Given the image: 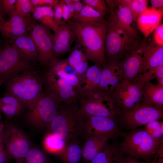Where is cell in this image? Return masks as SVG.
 Returning a JSON list of instances; mask_svg holds the SVG:
<instances>
[{
  "instance_id": "6da1fadb",
  "label": "cell",
  "mask_w": 163,
  "mask_h": 163,
  "mask_svg": "<svg viewBox=\"0 0 163 163\" xmlns=\"http://www.w3.org/2000/svg\"><path fill=\"white\" fill-rule=\"evenodd\" d=\"M76 37L75 41L84 50L88 61L102 66L106 62L104 43L106 20L97 23H67Z\"/></svg>"
},
{
  "instance_id": "7a4b0ae2",
  "label": "cell",
  "mask_w": 163,
  "mask_h": 163,
  "mask_svg": "<svg viewBox=\"0 0 163 163\" xmlns=\"http://www.w3.org/2000/svg\"><path fill=\"white\" fill-rule=\"evenodd\" d=\"M4 83L6 87L5 92L18 98L28 110L34 108L44 94L42 74L35 69L13 76Z\"/></svg>"
},
{
  "instance_id": "3957f363",
  "label": "cell",
  "mask_w": 163,
  "mask_h": 163,
  "mask_svg": "<svg viewBox=\"0 0 163 163\" xmlns=\"http://www.w3.org/2000/svg\"><path fill=\"white\" fill-rule=\"evenodd\" d=\"M78 105L62 103L50 123L51 132L66 143H79L83 136L82 117Z\"/></svg>"
},
{
  "instance_id": "277c9868",
  "label": "cell",
  "mask_w": 163,
  "mask_h": 163,
  "mask_svg": "<svg viewBox=\"0 0 163 163\" xmlns=\"http://www.w3.org/2000/svg\"><path fill=\"white\" fill-rule=\"evenodd\" d=\"M121 135L123 140L118 147L123 154L149 163L156 155L163 142V139H155L145 130H135Z\"/></svg>"
},
{
  "instance_id": "5b68a950",
  "label": "cell",
  "mask_w": 163,
  "mask_h": 163,
  "mask_svg": "<svg viewBox=\"0 0 163 163\" xmlns=\"http://www.w3.org/2000/svg\"><path fill=\"white\" fill-rule=\"evenodd\" d=\"M137 37L119 26L109 14L104 43L105 63L112 59H121Z\"/></svg>"
},
{
  "instance_id": "8992f818",
  "label": "cell",
  "mask_w": 163,
  "mask_h": 163,
  "mask_svg": "<svg viewBox=\"0 0 163 163\" xmlns=\"http://www.w3.org/2000/svg\"><path fill=\"white\" fill-rule=\"evenodd\" d=\"M34 64L15 47L6 40L0 51V82L3 84L13 76L34 69Z\"/></svg>"
},
{
  "instance_id": "52a82bcc",
  "label": "cell",
  "mask_w": 163,
  "mask_h": 163,
  "mask_svg": "<svg viewBox=\"0 0 163 163\" xmlns=\"http://www.w3.org/2000/svg\"><path fill=\"white\" fill-rule=\"evenodd\" d=\"M145 84L134 79H124L109 94L116 111L118 113L134 108L141 104L142 88Z\"/></svg>"
},
{
  "instance_id": "ba28073f",
  "label": "cell",
  "mask_w": 163,
  "mask_h": 163,
  "mask_svg": "<svg viewBox=\"0 0 163 163\" xmlns=\"http://www.w3.org/2000/svg\"><path fill=\"white\" fill-rule=\"evenodd\" d=\"M62 103L54 94L49 92L44 93L34 108L28 110L26 120L36 128L49 127Z\"/></svg>"
},
{
  "instance_id": "9c48e42d",
  "label": "cell",
  "mask_w": 163,
  "mask_h": 163,
  "mask_svg": "<svg viewBox=\"0 0 163 163\" xmlns=\"http://www.w3.org/2000/svg\"><path fill=\"white\" fill-rule=\"evenodd\" d=\"M29 34L35 43L38 54V62L47 68L55 64L58 59L53 49V35L51 30L37 22L32 17Z\"/></svg>"
},
{
  "instance_id": "30bf717a",
  "label": "cell",
  "mask_w": 163,
  "mask_h": 163,
  "mask_svg": "<svg viewBox=\"0 0 163 163\" xmlns=\"http://www.w3.org/2000/svg\"><path fill=\"white\" fill-rule=\"evenodd\" d=\"M163 117V109L141 104L121 113L116 119L119 125L130 131L151 121L162 119Z\"/></svg>"
},
{
  "instance_id": "8fae6325",
  "label": "cell",
  "mask_w": 163,
  "mask_h": 163,
  "mask_svg": "<svg viewBox=\"0 0 163 163\" xmlns=\"http://www.w3.org/2000/svg\"><path fill=\"white\" fill-rule=\"evenodd\" d=\"M2 141L5 149L16 163H23L25 156L30 149L29 141L19 128L12 125L4 127Z\"/></svg>"
},
{
  "instance_id": "7c38bea8",
  "label": "cell",
  "mask_w": 163,
  "mask_h": 163,
  "mask_svg": "<svg viewBox=\"0 0 163 163\" xmlns=\"http://www.w3.org/2000/svg\"><path fill=\"white\" fill-rule=\"evenodd\" d=\"M81 117L85 138L100 137L110 139L121 134L116 118L97 116Z\"/></svg>"
},
{
  "instance_id": "4fadbf2b",
  "label": "cell",
  "mask_w": 163,
  "mask_h": 163,
  "mask_svg": "<svg viewBox=\"0 0 163 163\" xmlns=\"http://www.w3.org/2000/svg\"><path fill=\"white\" fill-rule=\"evenodd\" d=\"M145 41L138 37L124 54L120 63L124 79L133 80L142 74Z\"/></svg>"
},
{
  "instance_id": "5bb4252c",
  "label": "cell",
  "mask_w": 163,
  "mask_h": 163,
  "mask_svg": "<svg viewBox=\"0 0 163 163\" xmlns=\"http://www.w3.org/2000/svg\"><path fill=\"white\" fill-rule=\"evenodd\" d=\"M48 92L55 94L63 103L78 105L82 95L70 84L56 76L48 69L42 75Z\"/></svg>"
},
{
  "instance_id": "9a60e30c",
  "label": "cell",
  "mask_w": 163,
  "mask_h": 163,
  "mask_svg": "<svg viewBox=\"0 0 163 163\" xmlns=\"http://www.w3.org/2000/svg\"><path fill=\"white\" fill-rule=\"evenodd\" d=\"M109 14L115 22L135 37L138 33L133 23L132 15L128 7L129 0H106Z\"/></svg>"
},
{
  "instance_id": "2e32d148",
  "label": "cell",
  "mask_w": 163,
  "mask_h": 163,
  "mask_svg": "<svg viewBox=\"0 0 163 163\" xmlns=\"http://www.w3.org/2000/svg\"><path fill=\"white\" fill-rule=\"evenodd\" d=\"M121 60H109L103 66L101 80L97 92L103 94H109L124 79Z\"/></svg>"
},
{
  "instance_id": "e0dca14e",
  "label": "cell",
  "mask_w": 163,
  "mask_h": 163,
  "mask_svg": "<svg viewBox=\"0 0 163 163\" xmlns=\"http://www.w3.org/2000/svg\"><path fill=\"white\" fill-rule=\"evenodd\" d=\"M78 113L81 116H97L116 118L118 113L110 103L94 99L83 95L79 100Z\"/></svg>"
},
{
  "instance_id": "ac0fdd59",
  "label": "cell",
  "mask_w": 163,
  "mask_h": 163,
  "mask_svg": "<svg viewBox=\"0 0 163 163\" xmlns=\"http://www.w3.org/2000/svg\"><path fill=\"white\" fill-rule=\"evenodd\" d=\"M32 18L26 17L15 12L0 28L2 37L7 40L29 33Z\"/></svg>"
},
{
  "instance_id": "d6986e66",
  "label": "cell",
  "mask_w": 163,
  "mask_h": 163,
  "mask_svg": "<svg viewBox=\"0 0 163 163\" xmlns=\"http://www.w3.org/2000/svg\"><path fill=\"white\" fill-rule=\"evenodd\" d=\"M75 40L74 33L67 23H64L59 26L53 35V52L58 59L69 52Z\"/></svg>"
},
{
  "instance_id": "ffe728a7",
  "label": "cell",
  "mask_w": 163,
  "mask_h": 163,
  "mask_svg": "<svg viewBox=\"0 0 163 163\" xmlns=\"http://www.w3.org/2000/svg\"><path fill=\"white\" fill-rule=\"evenodd\" d=\"M163 16V8L157 9L152 7L147 8L138 18V28L146 40L159 25Z\"/></svg>"
},
{
  "instance_id": "44dd1931",
  "label": "cell",
  "mask_w": 163,
  "mask_h": 163,
  "mask_svg": "<svg viewBox=\"0 0 163 163\" xmlns=\"http://www.w3.org/2000/svg\"><path fill=\"white\" fill-rule=\"evenodd\" d=\"M70 67L66 58L58 60L55 64L47 69L70 84L79 93L82 95V88L85 79L76 74L68 72L67 70Z\"/></svg>"
},
{
  "instance_id": "7402d4cb",
  "label": "cell",
  "mask_w": 163,
  "mask_h": 163,
  "mask_svg": "<svg viewBox=\"0 0 163 163\" xmlns=\"http://www.w3.org/2000/svg\"><path fill=\"white\" fill-rule=\"evenodd\" d=\"M163 61V46L152 41L145 42L144 47L143 69L142 74L157 67Z\"/></svg>"
},
{
  "instance_id": "603a6c76",
  "label": "cell",
  "mask_w": 163,
  "mask_h": 163,
  "mask_svg": "<svg viewBox=\"0 0 163 163\" xmlns=\"http://www.w3.org/2000/svg\"><path fill=\"white\" fill-rule=\"evenodd\" d=\"M34 64L38 62V54L29 33L6 40Z\"/></svg>"
},
{
  "instance_id": "cb8c5ba5",
  "label": "cell",
  "mask_w": 163,
  "mask_h": 163,
  "mask_svg": "<svg viewBox=\"0 0 163 163\" xmlns=\"http://www.w3.org/2000/svg\"><path fill=\"white\" fill-rule=\"evenodd\" d=\"M142 91L141 104L163 109V87L149 82L143 85Z\"/></svg>"
},
{
  "instance_id": "d4e9b609",
  "label": "cell",
  "mask_w": 163,
  "mask_h": 163,
  "mask_svg": "<svg viewBox=\"0 0 163 163\" xmlns=\"http://www.w3.org/2000/svg\"><path fill=\"white\" fill-rule=\"evenodd\" d=\"M102 67L100 64L96 63L88 68L85 73L84 85L82 88V95H90L97 91L101 80Z\"/></svg>"
},
{
  "instance_id": "484cf974",
  "label": "cell",
  "mask_w": 163,
  "mask_h": 163,
  "mask_svg": "<svg viewBox=\"0 0 163 163\" xmlns=\"http://www.w3.org/2000/svg\"><path fill=\"white\" fill-rule=\"evenodd\" d=\"M79 46L76 42L75 45L69 52L67 59L69 66L78 75L84 78L85 73L89 68L88 61L85 55L80 49Z\"/></svg>"
},
{
  "instance_id": "4316f807",
  "label": "cell",
  "mask_w": 163,
  "mask_h": 163,
  "mask_svg": "<svg viewBox=\"0 0 163 163\" xmlns=\"http://www.w3.org/2000/svg\"><path fill=\"white\" fill-rule=\"evenodd\" d=\"M109 139L100 137L85 138L82 148V157L86 163L94 158L107 145Z\"/></svg>"
},
{
  "instance_id": "83f0119b",
  "label": "cell",
  "mask_w": 163,
  "mask_h": 163,
  "mask_svg": "<svg viewBox=\"0 0 163 163\" xmlns=\"http://www.w3.org/2000/svg\"><path fill=\"white\" fill-rule=\"evenodd\" d=\"M35 21L56 32L59 26L54 21L53 8L48 6L34 7L32 12Z\"/></svg>"
},
{
  "instance_id": "f1b7e54d",
  "label": "cell",
  "mask_w": 163,
  "mask_h": 163,
  "mask_svg": "<svg viewBox=\"0 0 163 163\" xmlns=\"http://www.w3.org/2000/svg\"><path fill=\"white\" fill-rule=\"evenodd\" d=\"M124 156L118 146L114 144L107 145L88 163H122Z\"/></svg>"
},
{
  "instance_id": "f546056e",
  "label": "cell",
  "mask_w": 163,
  "mask_h": 163,
  "mask_svg": "<svg viewBox=\"0 0 163 163\" xmlns=\"http://www.w3.org/2000/svg\"><path fill=\"white\" fill-rule=\"evenodd\" d=\"M105 16L90 6L83 4L81 11L74 14L69 21L84 23L99 22L106 20Z\"/></svg>"
},
{
  "instance_id": "4dcf8cb0",
  "label": "cell",
  "mask_w": 163,
  "mask_h": 163,
  "mask_svg": "<svg viewBox=\"0 0 163 163\" xmlns=\"http://www.w3.org/2000/svg\"><path fill=\"white\" fill-rule=\"evenodd\" d=\"M82 150L79 143H67L64 149L58 156L64 163H79L82 158Z\"/></svg>"
},
{
  "instance_id": "1f68e13d",
  "label": "cell",
  "mask_w": 163,
  "mask_h": 163,
  "mask_svg": "<svg viewBox=\"0 0 163 163\" xmlns=\"http://www.w3.org/2000/svg\"><path fill=\"white\" fill-rule=\"evenodd\" d=\"M66 144L64 140L51 132L45 136L43 140V145L46 150L57 155L63 151Z\"/></svg>"
},
{
  "instance_id": "d6a6232c",
  "label": "cell",
  "mask_w": 163,
  "mask_h": 163,
  "mask_svg": "<svg viewBox=\"0 0 163 163\" xmlns=\"http://www.w3.org/2000/svg\"><path fill=\"white\" fill-rule=\"evenodd\" d=\"M23 163H49L48 158L40 150L30 148L24 158Z\"/></svg>"
},
{
  "instance_id": "836d02e7",
  "label": "cell",
  "mask_w": 163,
  "mask_h": 163,
  "mask_svg": "<svg viewBox=\"0 0 163 163\" xmlns=\"http://www.w3.org/2000/svg\"><path fill=\"white\" fill-rule=\"evenodd\" d=\"M156 78H163V61L157 67L140 74L135 79L145 84Z\"/></svg>"
},
{
  "instance_id": "e575fe53",
  "label": "cell",
  "mask_w": 163,
  "mask_h": 163,
  "mask_svg": "<svg viewBox=\"0 0 163 163\" xmlns=\"http://www.w3.org/2000/svg\"><path fill=\"white\" fill-rule=\"evenodd\" d=\"M145 130L155 139L160 140L163 139V121L153 120L145 125Z\"/></svg>"
},
{
  "instance_id": "d590c367",
  "label": "cell",
  "mask_w": 163,
  "mask_h": 163,
  "mask_svg": "<svg viewBox=\"0 0 163 163\" xmlns=\"http://www.w3.org/2000/svg\"><path fill=\"white\" fill-rule=\"evenodd\" d=\"M147 0H129L128 7L131 12L134 22H136L139 16L147 8Z\"/></svg>"
},
{
  "instance_id": "8d00e7d4",
  "label": "cell",
  "mask_w": 163,
  "mask_h": 163,
  "mask_svg": "<svg viewBox=\"0 0 163 163\" xmlns=\"http://www.w3.org/2000/svg\"><path fill=\"white\" fill-rule=\"evenodd\" d=\"M15 12L26 17L30 16L34 7L30 0H16Z\"/></svg>"
},
{
  "instance_id": "74e56055",
  "label": "cell",
  "mask_w": 163,
  "mask_h": 163,
  "mask_svg": "<svg viewBox=\"0 0 163 163\" xmlns=\"http://www.w3.org/2000/svg\"><path fill=\"white\" fill-rule=\"evenodd\" d=\"M0 102L15 107L22 110L26 107L18 98L13 95L5 92L2 97H0Z\"/></svg>"
},
{
  "instance_id": "f35d334b",
  "label": "cell",
  "mask_w": 163,
  "mask_h": 163,
  "mask_svg": "<svg viewBox=\"0 0 163 163\" xmlns=\"http://www.w3.org/2000/svg\"><path fill=\"white\" fill-rule=\"evenodd\" d=\"M82 3L87 5L98 12L106 15L109 11L105 1L104 0H83Z\"/></svg>"
},
{
  "instance_id": "ab89813d",
  "label": "cell",
  "mask_w": 163,
  "mask_h": 163,
  "mask_svg": "<svg viewBox=\"0 0 163 163\" xmlns=\"http://www.w3.org/2000/svg\"><path fill=\"white\" fill-rule=\"evenodd\" d=\"M0 110L8 119L18 115L23 111L15 107L0 102Z\"/></svg>"
},
{
  "instance_id": "60d3db41",
  "label": "cell",
  "mask_w": 163,
  "mask_h": 163,
  "mask_svg": "<svg viewBox=\"0 0 163 163\" xmlns=\"http://www.w3.org/2000/svg\"><path fill=\"white\" fill-rule=\"evenodd\" d=\"M16 0H0V7L10 17L15 12Z\"/></svg>"
},
{
  "instance_id": "b9f144b4",
  "label": "cell",
  "mask_w": 163,
  "mask_h": 163,
  "mask_svg": "<svg viewBox=\"0 0 163 163\" xmlns=\"http://www.w3.org/2000/svg\"><path fill=\"white\" fill-rule=\"evenodd\" d=\"M153 41L156 44L163 46V24L159 25L155 30Z\"/></svg>"
},
{
  "instance_id": "7bdbcfd3",
  "label": "cell",
  "mask_w": 163,
  "mask_h": 163,
  "mask_svg": "<svg viewBox=\"0 0 163 163\" xmlns=\"http://www.w3.org/2000/svg\"><path fill=\"white\" fill-rule=\"evenodd\" d=\"M53 17L54 21L57 25L59 26L63 22L62 18V11L61 5L59 1V3L53 8Z\"/></svg>"
},
{
  "instance_id": "ee69618b",
  "label": "cell",
  "mask_w": 163,
  "mask_h": 163,
  "mask_svg": "<svg viewBox=\"0 0 163 163\" xmlns=\"http://www.w3.org/2000/svg\"><path fill=\"white\" fill-rule=\"evenodd\" d=\"M34 7L48 6L54 8L59 2L58 0H30Z\"/></svg>"
},
{
  "instance_id": "f6af8a7d",
  "label": "cell",
  "mask_w": 163,
  "mask_h": 163,
  "mask_svg": "<svg viewBox=\"0 0 163 163\" xmlns=\"http://www.w3.org/2000/svg\"><path fill=\"white\" fill-rule=\"evenodd\" d=\"M11 159L5 149L2 136L0 138V163H8Z\"/></svg>"
},
{
  "instance_id": "bcb514c9",
  "label": "cell",
  "mask_w": 163,
  "mask_h": 163,
  "mask_svg": "<svg viewBox=\"0 0 163 163\" xmlns=\"http://www.w3.org/2000/svg\"><path fill=\"white\" fill-rule=\"evenodd\" d=\"M59 2L62 8L63 21L65 23H68L72 17L71 14L66 4L63 0H59Z\"/></svg>"
},
{
  "instance_id": "7dc6e473",
  "label": "cell",
  "mask_w": 163,
  "mask_h": 163,
  "mask_svg": "<svg viewBox=\"0 0 163 163\" xmlns=\"http://www.w3.org/2000/svg\"><path fill=\"white\" fill-rule=\"evenodd\" d=\"M124 155L122 163H150L145 161H140L138 159L133 158L128 156Z\"/></svg>"
},
{
  "instance_id": "c3c4849f",
  "label": "cell",
  "mask_w": 163,
  "mask_h": 163,
  "mask_svg": "<svg viewBox=\"0 0 163 163\" xmlns=\"http://www.w3.org/2000/svg\"><path fill=\"white\" fill-rule=\"evenodd\" d=\"M63 1L66 4L72 17L74 15L75 12L74 0H63Z\"/></svg>"
},
{
  "instance_id": "681fc988",
  "label": "cell",
  "mask_w": 163,
  "mask_h": 163,
  "mask_svg": "<svg viewBox=\"0 0 163 163\" xmlns=\"http://www.w3.org/2000/svg\"><path fill=\"white\" fill-rule=\"evenodd\" d=\"M81 0H74L75 11L74 14L79 12L82 9L83 6V4L81 2Z\"/></svg>"
},
{
  "instance_id": "f907efd6",
  "label": "cell",
  "mask_w": 163,
  "mask_h": 163,
  "mask_svg": "<svg viewBox=\"0 0 163 163\" xmlns=\"http://www.w3.org/2000/svg\"><path fill=\"white\" fill-rule=\"evenodd\" d=\"M152 7L154 8H163V0H150Z\"/></svg>"
},
{
  "instance_id": "816d5d0a",
  "label": "cell",
  "mask_w": 163,
  "mask_h": 163,
  "mask_svg": "<svg viewBox=\"0 0 163 163\" xmlns=\"http://www.w3.org/2000/svg\"><path fill=\"white\" fill-rule=\"evenodd\" d=\"M155 79L157 82V85L159 86L163 87V78H156Z\"/></svg>"
},
{
  "instance_id": "f5cc1de1",
  "label": "cell",
  "mask_w": 163,
  "mask_h": 163,
  "mask_svg": "<svg viewBox=\"0 0 163 163\" xmlns=\"http://www.w3.org/2000/svg\"><path fill=\"white\" fill-rule=\"evenodd\" d=\"M5 22L6 21L4 20L0 12V28L5 24Z\"/></svg>"
},
{
  "instance_id": "db71d44e",
  "label": "cell",
  "mask_w": 163,
  "mask_h": 163,
  "mask_svg": "<svg viewBox=\"0 0 163 163\" xmlns=\"http://www.w3.org/2000/svg\"><path fill=\"white\" fill-rule=\"evenodd\" d=\"M4 125L0 123V138L2 136L4 129Z\"/></svg>"
},
{
  "instance_id": "11a10c76",
  "label": "cell",
  "mask_w": 163,
  "mask_h": 163,
  "mask_svg": "<svg viewBox=\"0 0 163 163\" xmlns=\"http://www.w3.org/2000/svg\"><path fill=\"white\" fill-rule=\"evenodd\" d=\"M2 45L1 44V43L0 42V51L1 50V49L2 48Z\"/></svg>"
},
{
  "instance_id": "9f6ffc18",
  "label": "cell",
  "mask_w": 163,
  "mask_h": 163,
  "mask_svg": "<svg viewBox=\"0 0 163 163\" xmlns=\"http://www.w3.org/2000/svg\"><path fill=\"white\" fill-rule=\"evenodd\" d=\"M2 84L0 82V87L1 86V85Z\"/></svg>"
},
{
  "instance_id": "6f0895ef",
  "label": "cell",
  "mask_w": 163,
  "mask_h": 163,
  "mask_svg": "<svg viewBox=\"0 0 163 163\" xmlns=\"http://www.w3.org/2000/svg\"><path fill=\"white\" fill-rule=\"evenodd\" d=\"M1 118V114H0V119Z\"/></svg>"
},
{
  "instance_id": "680465c9",
  "label": "cell",
  "mask_w": 163,
  "mask_h": 163,
  "mask_svg": "<svg viewBox=\"0 0 163 163\" xmlns=\"http://www.w3.org/2000/svg\"><path fill=\"white\" fill-rule=\"evenodd\" d=\"M151 163H153L152 162Z\"/></svg>"
}]
</instances>
